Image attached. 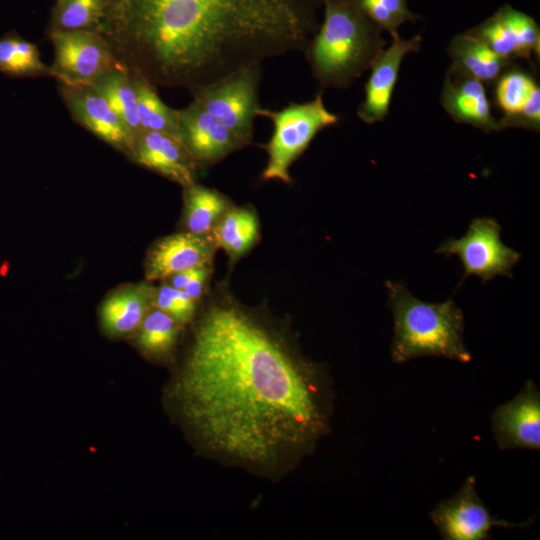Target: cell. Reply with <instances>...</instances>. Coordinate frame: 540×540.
<instances>
[{
	"instance_id": "cell-1",
	"label": "cell",
	"mask_w": 540,
	"mask_h": 540,
	"mask_svg": "<svg viewBox=\"0 0 540 540\" xmlns=\"http://www.w3.org/2000/svg\"><path fill=\"white\" fill-rule=\"evenodd\" d=\"M171 394L203 450L270 474L309 454L333 411L326 369L223 291L202 313Z\"/></svg>"
},
{
	"instance_id": "cell-2",
	"label": "cell",
	"mask_w": 540,
	"mask_h": 540,
	"mask_svg": "<svg viewBox=\"0 0 540 540\" xmlns=\"http://www.w3.org/2000/svg\"><path fill=\"white\" fill-rule=\"evenodd\" d=\"M114 30L151 82L192 91L244 67L303 52L321 0H108Z\"/></svg>"
},
{
	"instance_id": "cell-3",
	"label": "cell",
	"mask_w": 540,
	"mask_h": 540,
	"mask_svg": "<svg viewBox=\"0 0 540 540\" xmlns=\"http://www.w3.org/2000/svg\"><path fill=\"white\" fill-rule=\"evenodd\" d=\"M321 2L323 19L303 52L322 87L347 88L370 69L386 41L354 0Z\"/></svg>"
},
{
	"instance_id": "cell-4",
	"label": "cell",
	"mask_w": 540,
	"mask_h": 540,
	"mask_svg": "<svg viewBox=\"0 0 540 540\" xmlns=\"http://www.w3.org/2000/svg\"><path fill=\"white\" fill-rule=\"evenodd\" d=\"M394 324L390 355L402 364L420 357H442L468 363L472 356L464 341V314L452 299L428 303L399 282L386 281Z\"/></svg>"
},
{
	"instance_id": "cell-5",
	"label": "cell",
	"mask_w": 540,
	"mask_h": 540,
	"mask_svg": "<svg viewBox=\"0 0 540 540\" xmlns=\"http://www.w3.org/2000/svg\"><path fill=\"white\" fill-rule=\"evenodd\" d=\"M257 116L271 120L273 132L263 145L268 159L261 179L291 183L289 169L309 147L314 137L323 129L336 125L339 116L327 109L323 93L319 91L309 101L289 103L280 110L260 107Z\"/></svg>"
},
{
	"instance_id": "cell-6",
	"label": "cell",
	"mask_w": 540,
	"mask_h": 540,
	"mask_svg": "<svg viewBox=\"0 0 540 540\" xmlns=\"http://www.w3.org/2000/svg\"><path fill=\"white\" fill-rule=\"evenodd\" d=\"M261 77L262 64L244 67L192 91L193 100L250 145Z\"/></svg>"
},
{
	"instance_id": "cell-7",
	"label": "cell",
	"mask_w": 540,
	"mask_h": 540,
	"mask_svg": "<svg viewBox=\"0 0 540 540\" xmlns=\"http://www.w3.org/2000/svg\"><path fill=\"white\" fill-rule=\"evenodd\" d=\"M501 230L495 218H475L462 237L448 238L435 253L460 259L464 271L461 282L470 275L484 283L500 275L512 278V268L521 259V254L501 241Z\"/></svg>"
},
{
	"instance_id": "cell-8",
	"label": "cell",
	"mask_w": 540,
	"mask_h": 540,
	"mask_svg": "<svg viewBox=\"0 0 540 540\" xmlns=\"http://www.w3.org/2000/svg\"><path fill=\"white\" fill-rule=\"evenodd\" d=\"M429 515L444 540H488L495 527L527 528L536 517L513 523L492 515L477 493L474 476L467 477L458 491L439 502Z\"/></svg>"
},
{
	"instance_id": "cell-9",
	"label": "cell",
	"mask_w": 540,
	"mask_h": 540,
	"mask_svg": "<svg viewBox=\"0 0 540 540\" xmlns=\"http://www.w3.org/2000/svg\"><path fill=\"white\" fill-rule=\"evenodd\" d=\"M54 63L51 76L60 84L85 85L120 65L106 41L92 30H58L51 33Z\"/></svg>"
},
{
	"instance_id": "cell-10",
	"label": "cell",
	"mask_w": 540,
	"mask_h": 540,
	"mask_svg": "<svg viewBox=\"0 0 540 540\" xmlns=\"http://www.w3.org/2000/svg\"><path fill=\"white\" fill-rule=\"evenodd\" d=\"M492 432L500 450H540V391L528 379L518 394L498 405L491 415Z\"/></svg>"
},
{
	"instance_id": "cell-11",
	"label": "cell",
	"mask_w": 540,
	"mask_h": 540,
	"mask_svg": "<svg viewBox=\"0 0 540 540\" xmlns=\"http://www.w3.org/2000/svg\"><path fill=\"white\" fill-rule=\"evenodd\" d=\"M179 139L198 167L213 165L248 146L232 130L194 100L178 110Z\"/></svg>"
},
{
	"instance_id": "cell-12",
	"label": "cell",
	"mask_w": 540,
	"mask_h": 540,
	"mask_svg": "<svg viewBox=\"0 0 540 540\" xmlns=\"http://www.w3.org/2000/svg\"><path fill=\"white\" fill-rule=\"evenodd\" d=\"M391 37V44L370 67L365 96L357 110V116L367 124L381 122L388 115L401 63L406 55L419 51L422 44L420 35L403 39L395 33Z\"/></svg>"
},
{
	"instance_id": "cell-13",
	"label": "cell",
	"mask_w": 540,
	"mask_h": 540,
	"mask_svg": "<svg viewBox=\"0 0 540 540\" xmlns=\"http://www.w3.org/2000/svg\"><path fill=\"white\" fill-rule=\"evenodd\" d=\"M60 91L78 123L114 148L131 154L135 136L100 94L85 85L61 84Z\"/></svg>"
},
{
	"instance_id": "cell-14",
	"label": "cell",
	"mask_w": 540,
	"mask_h": 540,
	"mask_svg": "<svg viewBox=\"0 0 540 540\" xmlns=\"http://www.w3.org/2000/svg\"><path fill=\"white\" fill-rule=\"evenodd\" d=\"M129 156L137 164L182 187L196 182L197 163L183 143L170 134L141 130Z\"/></svg>"
},
{
	"instance_id": "cell-15",
	"label": "cell",
	"mask_w": 540,
	"mask_h": 540,
	"mask_svg": "<svg viewBox=\"0 0 540 540\" xmlns=\"http://www.w3.org/2000/svg\"><path fill=\"white\" fill-rule=\"evenodd\" d=\"M216 243L212 236L181 232L158 240L148 251L144 271L148 281L167 279L175 273L209 265Z\"/></svg>"
},
{
	"instance_id": "cell-16",
	"label": "cell",
	"mask_w": 540,
	"mask_h": 540,
	"mask_svg": "<svg viewBox=\"0 0 540 540\" xmlns=\"http://www.w3.org/2000/svg\"><path fill=\"white\" fill-rule=\"evenodd\" d=\"M440 102L457 123L469 124L486 133L501 130L491 112L484 83L475 78L449 69L441 89Z\"/></svg>"
},
{
	"instance_id": "cell-17",
	"label": "cell",
	"mask_w": 540,
	"mask_h": 540,
	"mask_svg": "<svg viewBox=\"0 0 540 540\" xmlns=\"http://www.w3.org/2000/svg\"><path fill=\"white\" fill-rule=\"evenodd\" d=\"M155 287L147 282L129 284L115 289L102 301L99 320L103 331L112 337L135 333L153 307Z\"/></svg>"
},
{
	"instance_id": "cell-18",
	"label": "cell",
	"mask_w": 540,
	"mask_h": 540,
	"mask_svg": "<svg viewBox=\"0 0 540 540\" xmlns=\"http://www.w3.org/2000/svg\"><path fill=\"white\" fill-rule=\"evenodd\" d=\"M448 54L452 60L450 70L482 83L497 80L512 62L497 55L468 31L454 36L448 46Z\"/></svg>"
},
{
	"instance_id": "cell-19",
	"label": "cell",
	"mask_w": 540,
	"mask_h": 540,
	"mask_svg": "<svg viewBox=\"0 0 540 540\" xmlns=\"http://www.w3.org/2000/svg\"><path fill=\"white\" fill-rule=\"evenodd\" d=\"M183 188V222L187 232L212 236L215 226L230 208L228 200L217 190L197 182Z\"/></svg>"
},
{
	"instance_id": "cell-20",
	"label": "cell",
	"mask_w": 540,
	"mask_h": 540,
	"mask_svg": "<svg viewBox=\"0 0 540 540\" xmlns=\"http://www.w3.org/2000/svg\"><path fill=\"white\" fill-rule=\"evenodd\" d=\"M119 115L136 137L141 131L132 75L118 65L99 75L90 85Z\"/></svg>"
},
{
	"instance_id": "cell-21",
	"label": "cell",
	"mask_w": 540,
	"mask_h": 540,
	"mask_svg": "<svg viewBox=\"0 0 540 540\" xmlns=\"http://www.w3.org/2000/svg\"><path fill=\"white\" fill-rule=\"evenodd\" d=\"M258 232V219L252 209L229 208L215 226L212 237L234 262L251 249Z\"/></svg>"
},
{
	"instance_id": "cell-22",
	"label": "cell",
	"mask_w": 540,
	"mask_h": 540,
	"mask_svg": "<svg viewBox=\"0 0 540 540\" xmlns=\"http://www.w3.org/2000/svg\"><path fill=\"white\" fill-rule=\"evenodd\" d=\"M132 80L141 130L159 131L179 139L178 110L161 100L153 83L143 74L133 75Z\"/></svg>"
},
{
	"instance_id": "cell-23",
	"label": "cell",
	"mask_w": 540,
	"mask_h": 540,
	"mask_svg": "<svg viewBox=\"0 0 540 540\" xmlns=\"http://www.w3.org/2000/svg\"><path fill=\"white\" fill-rule=\"evenodd\" d=\"M180 326L170 315L152 307L136 331V344L149 357L164 358L174 349Z\"/></svg>"
},
{
	"instance_id": "cell-24",
	"label": "cell",
	"mask_w": 540,
	"mask_h": 540,
	"mask_svg": "<svg viewBox=\"0 0 540 540\" xmlns=\"http://www.w3.org/2000/svg\"><path fill=\"white\" fill-rule=\"evenodd\" d=\"M0 72L10 77L51 75L37 46L14 33L0 38Z\"/></svg>"
},
{
	"instance_id": "cell-25",
	"label": "cell",
	"mask_w": 540,
	"mask_h": 540,
	"mask_svg": "<svg viewBox=\"0 0 540 540\" xmlns=\"http://www.w3.org/2000/svg\"><path fill=\"white\" fill-rule=\"evenodd\" d=\"M539 86L528 73L512 69L497 78L495 100L503 116L518 113Z\"/></svg>"
},
{
	"instance_id": "cell-26",
	"label": "cell",
	"mask_w": 540,
	"mask_h": 540,
	"mask_svg": "<svg viewBox=\"0 0 540 540\" xmlns=\"http://www.w3.org/2000/svg\"><path fill=\"white\" fill-rule=\"evenodd\" d=\"M496 13L502 19L512 35L518 58L531 61L533 55L540 54V29L536 21L528 14L505 4Z\"/></svg>"
},
{
	"instance_id": "cell-27",
	"label": "cell",
	"mask_w": 540,
	"mask_h": 540,
	"mask_svg": "<svg viewBox=\"0 0 540 540\" xmlns=\"http://www.w3.org/2000/svg\"><path fill=\"white\" fill-rule=\"evenodd\" d=\"M363 14L382 31L390 35L406 22H415L420 16L412 12L407 0H354Z\"/></svg>"
},
{
	"instance_id": "cell-28",
	"label": "cell",
	"mask_w": 540,
	"mask_h": 540,
	"mask_svg": "<svg viewBox=\"0 0 540 540\" xmlns=\"http://www.w3.org/2000/svg\"><path fill=\"white\" fill-rule=\"evenodd\" d=\"M105 0H59L55 23L58 30H90L100 21Z\"/></svg>"
},
{
	"instance_id": "cell-29",
	"label": "cell",
	"mask_w": 540,
	"mask_h": 540,
	"mask_svg": "<svg viewBox=\"0 0 540 540\" xmlns=\"http://www.w3.org/2000/svg\"><path fill=\"white\" fill-rule=\"evenodd\" d=\"M467 31L497 55L510 61L518 58L514 39L496 12L476 27Z\"/></svg>"
},
{
	"instance_id": "cell-30",
	"label": "cell",
	"mask_w": 540,
	"mask_h": 540,
	"mask_svg": "<svg viewBox=\"0 0 540 540\" xmlns=\"http://www.w3.org/2000/svg\"><path fill=\"white\" fill-rule=\"evenodd\" d=\"M152 305L170 315L181 325L190 322L196 311V301L183 290L170 284L155 288Z\"/></svg>"
},
{
	"instance_id": "cell-31",
	"label": "cell",
	"mask_w": 540,
	"mask_h": 540,
	"mask_svg": "<svg viewBox=\"0 0 540 540\" xmlns=\"http://www.w3.org/2000/svg\"><path fill=\"white\" fill-rule=\"evenodd\" d=\"M502 129L517 127L538 132L540 129V88L538 87L526 105L516 114L498 120Z\"/></svg>"
},
{
	"instance_id": "cell-32",
	"label": "cell",
	"mask_w": 540,
	"mask_h": 540,
	"mask_svg": "<svg viewBox=\"0 0 540 540\" xmlns=\"http://www.w3.org/2000/svg\"><path fill=\"white\" fill-rule=\"evenodd\" d=\"M208 265L180 271L169 277L170 285L183 290L195 301L203 295L206 281L209 277Z\"/></svg>"
}]
</instances>
